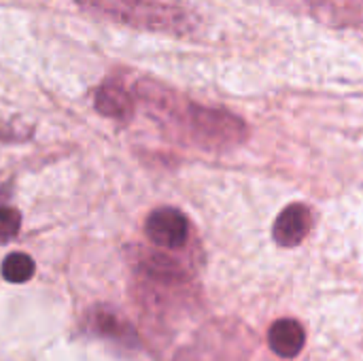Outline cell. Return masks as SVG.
I'll use <instances>...</instances> for the list:
<instances>
[{"instance_id":"obj_1","label":"cell","mask_w":363,"mask_h":361,"mask_svg":"<svg viewBox=\"0 0 363 361\" xmlns=\"http://www.w3.org/2000/svg\"><path fill=\"white\" fill-rule=\"evenodd\" d=\"M87 4L121 23L170 34H187L198 23L181 0H87Z\"/></svg>"},{"instance_id":"obj_2","label":"cell","mask_w":363,"mask_h":361,"mask_svg":"<svg viewBox=\"0 0 363 361\" xmlns=\"http://www.w3.org/2000/svg\"><path fill=\"white\" fill-rule=\"evenodd\" d=\"M147 238L164 249H181L189 236V223L185 215L177 209H157L149 215L145 223Z\"/></svg>"},{"instance_id":"obj_3","label":"cell","mask_w":363,"mask_h":361,"mask_svg":"<svg viewBox=\"0 0 363 361\" xmlns=\"http://www.w3.org/2000/svg\"><path fill=\"white\" fill-rule=\"evenodd\" d=\"M313 228V213L306 204H289L274 221L272 236L281 247H298Z\"/></svg>"},{"instance_id":"obj_4","label":"cell","mask_w":363,"mask_h":361,"mask_svg":"<svg viewBox=\"0 0 363 361\" xmlns=\"http://www.w3.org/2000/svg\"><path fill=\"white\" fill-rule=\"evenodd\" d=\"M306 343V332L300 321L296 319H281L274 321L268 332V345L274 355L283 360H294L302 353Z\"/></svg>"},{"instance_id":"obj_5","label":"cell","mask_w":363,"mask_h":361,"mask_svg":"<svg viewBox=\"0 0 363 361\" xmlns=\"http://www.w3.org/2000/svg\"><path fill=\"white\" fill-rule=\"evenodd\" d=\"M96 109L106 117L125 119L132 113V100H130V96H128V91L123 87L106 83L96 94Z\"/></svg>"},{"instance_id":"obj_6","label":"cell","mask_w":363,"mask_h":361,"mask_svg":"<svg viewBox=\"0 0 363 361\" xmlns=\"http://www.w3.org/2000/svg\"><path fill=\"white\" fill-rule=\"evenodd\" d=\"M34 274V262L26 253H11L2 262V277L9 283H26Z\"/></svg>"},{"instance_id":"obj_7","label":"cell","mask_w":363,"mask_h":361,"mask_svg":"<svg viewBox=\"0 0 363 361\" xmlns=\"http://www.w3.org/2000/svg\"><path fill=\"white\" fill-rule=\"evenodd\" d=\"M21 217L13 209H0V243H9L11 238L17 236Z\"/></svg>"}]
</instances>
